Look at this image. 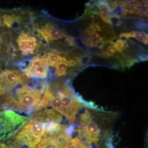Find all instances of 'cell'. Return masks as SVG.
Listing matches in <instances>:
<instances>
[{
  "mask_svg": "<svg viewBox=\"0 0 148 148\" xmlns=\"http://www.w3.org/2000/svg\"><path fill=\"white\" fill-rule=\"evenodd\" d=\"M47 84L41 82L33 87L24 84L16 90L14 96L9 92L3 96V109H11L16 111L30 112L35 110L41 99Z\"/></svg>",
  "mask_w": 148,
  "mask_h": 148,
  "instance_id": "6da1fadb",
  "label": "cell"
},
{
  "mask_svg": "<svg viewBox=\"0 0 148 148\" xmlns=\"http://www.w3.org/2000/svg\"><path fill=\"white\" fill-rule=\"evenodd\" d=\"M28 120L27 117L13 111H0V144L15 135Z\"/></svg>",
  "mask_w": 148,
  "mask_h": 148,
  "instance_id": "7a4b0ae2",
  "label": "cell"
},
{
  "mask_svg": "<svg viewBox=\"0 0 148 148\" xmlns=\"http://www.w3.org/2000/svg\"><path fill=\"white\" fill-rule=\"evenodd\" d=\"M40 141L21 127L8 140L1 143L0 148H37Z\"/></svg>",
  "mask_w": 148,
  "mask_h": 148,
  "instance_id": "3957f363",
  "label": "cell"
},
{
  "mask_svg": "<svg viewBox=\"0 0 148 148\" xmlns=\"http://www.w3.org/2000/svg\"><path fill=\"white\" fill-rule=\"evenodd\" d=\"M28 77L16 70L5 69L0 73V95L5 94L26 81Z\"/></svg>",
  "mask_w": 148,
  "mask_h": 148,
  "instance_id": "277c9868",
  "label": "cell"
},
{
  "mask_svg": "<svg viewBox=\"0 0 148 148\" xmlns=\"http://www.w3.org/2000/svg\"><path fill=\"white\" fill-rule=\"evenodd\" d=\"M49 68L42 56H36L30 61L23 72L28 78L45 79L47 77Z\"/></svg>",
  "mask_w": 148,
  "mask_h": 148,
  "instance_id": "5b68a950",
  "label": "cell"
},
{
  "mask_svg": "<svg viewBox=\"0 0 148 148\" xmlns=\"http://www.w3.org/2000/svg\"><path fill=\"white\" fill-rule=\"evenodd\" d=\"M16 42L21 54L25 56L34 54L39 46L36 38L26 32H21L17 37Z\"/></svg>",
  "mask_w": 148,
  "mask_h": 148,
  "instance_id": "8992f818",
  "label": "cell"
},
{
  "mask_svg": "<svg viewBox=\"0 0 148 148\" xmlns=\"http://www.w3.org/2000/svg\"><path fill=\"white\" fill-rule=\"evenodd\" d=\"M57 94L61 99V104L65 112L64 116L69 120L70 123H73L81 105L61 91H58Z\"/></svg>",
  "mask_w": 148,
  "mask_h": 148,
  "instance_id": "52a82bcc",
  "label": "cell"
},
{
  "mask_svg": "<svg viewBox=\"0 0 148 148\" xmlns=\"http://www.w3.org/2000/svg\"><path fill=\"white\" fill-rule=\"evenodd\" d=\"M82 125L81 133L87 139L88 142H97L101 131L98 124L90 120V119Z\"/></svg>",
  "mask_w": 148,
  "mask_h": 148,
  "instance_id": "ba28073f",
  "label": "cell"
},
{
  "mask_svg": "<svg viewBox=\"0 0 148 148\" xmlns=\"http://www.w3.org/2000/svg\"><path fill=\"white\" fill-rule=\"evenodd\" d=\"M4 34L0 31V69L7 55L8 48L4 38Z\"/></svg>",
  "mask_w": 148,
  "mask_h": 148,
  "instance_id": "9c48e42d",
  "label": "cell"
},
{
  "mask_svg": "<svg viewBox=\"0 0 148 148\" xmlns=\"http://www.w3.org/2000/svg\"><path fill=\"white\" fill-rule=\"evenodd\" d=\"M68 66L67 62L64 61H58L53 67L55 69L54 74L57 77H61L66 75Z\"/></svg>",
  "mask_w": 148,
  "mask_h": 148,
  "instance_id": "30bf717a",
  "label": "cell"
},
{
  "mask_svg": "<svg viewBox=\"0 0 148 148\" xmlns=\"http://www.w3.org/2000/svg\"><path fill=\"white\" fill-rule=\"evenodd\" d=\"M127 37L135 38L139 41L143 42L145 45L148 44V34L143 32H132L126 33Z\"/></svg>",
  "mask_w": 148,
  "mask_h": 148,
  "instance_id": "8fae6325",
  "label": "cell"
},
{
  "mask_svg": "<svg viewBox=\"0 0 148 148\" xmlns=\"http://www.w3.org/2000/svg\"><path fill=\"white\" fill-rule=\"evenodd\" d=\"M99 15L103 21L109 24H110V18L112 14V10L109 5L102 6Z\"/></svg>",
  "mask_w": 148,
  "mask_h": 148,
  "instance_id": "7c38bea8",
  "label": "cell"
},
{
  "mask_svg": "<svg viewBox=\"0 0 148 148\" xmlns=\"http://www.w3.org/2000/svg\"><path fill=\"white\" fill-rule=\"evenodd\" d=\"M138 12L141 14H147L148 12V3L145 1L139 2L135 6Z\"/></svg>",
  "mask_w": 148,
  "mask_h": 148,
  "instance_id": "4fadbf2b",
  "label": "cell"
},
{
  "mask_svg": "<svg viewBox=\"0 0 148 148\" xmlns=\"http://www.w3.org/2000/svg\"><path fill=\"white\" fill-rule=\"evenodd\" d=\"M90 59L91 58L90 56L87 53H84L77 59V63L80 66H86L90 62Z\"/></svg>",
  "mask_w": 148,
  "mask_h": 148,
  "instance_id": "5bb4252c",
  "label": "cell"
},
{
  "mask_svg": "<svg viewBox=\"0 0 148 148\" xmlns=\"http://www.w3.org/2000/svg\"><path fill=\"white\" fill-rule=\"evenodd\" d=\"M102 6L99 3L92 4L89 6V10L90 12L94 14L99 15Z\"/></svg>",
  "mask_w": 148,
  "mask_h": 148,
  "instance_id": "9a60e30c",
  "label": "cell"
},
{
  "mask_svg": "<svg viewBox=\"0 0 148 148\" xmlns=\"http://www.w3.org/2000/svg\"><path fill=\"white\" fill-rule=\"evenodd\" d=\"M113 45L116 50L119 52H122L123 49L127 47V43H125L120 40H117Z\"/></svg>",
  "mask_w": 148,
  "mask_h": 148,
  "instance_id": "2e32d148",
  "label": "cell"
},
{
  "mask_svg": "<svg viewBox=\"0 0 148 148\" xmlns=\"http://www.w3.org/2000/svg\"><path fill=\"white\" fill-rule=\"evenodd\" d=\"M90 39L94 44L95 45L101 42L103 39L101 38V36L97 32H93L90 36Z\"/></svg>",
  "mask_w": 148,
  "mask_h": 148,
  "instance_id": "e0dca14e",
  "label": "cell"
},
{
  "mask_svg": "<svg viewBox=\"0 0 148 148\" xmlns=\"http://www.w3.org/2000/svg\"><path fill=\"white\" fill-rule=\"evenodd\" d=\"M63 148H78V147L73 139H71V138L66 142Z\"/></svg>",
  "mask_w": 148,
  "mask_h": 148,
  "instance_id": "ac0fdd59",
  "label": "cell"
},
{
  "mask_svg": "<svg viewBox=\"0 0 148 148\" xmlns=\"http://www.w3.org/2000/svg\"><path fill=\"white\" fill-rule=\"evenodd\" d=\"M116 49L113 46H110L107 49L106 52L109 56H113L116 53Z\"/></svg>",
  "mask_w": 148,
  "mask_h": 148,
  "instance_id": "d6986e66",
  "label": "cell"
},
{
  "mask_svg": "<svg viewBox=\"0 0 148 148\" xmlns=\"http://www.w3.org/2000/svg\"><path fill=\"white\" fill-rule=\"evenodd\" d=\"M110 24H113V25H116V26H119L121 24V21L119 19V18L116 17L112 15L110 18Z\"/></svg>",
  "mask_w": 148,
  "mask_h": 148,
  "instance_id": "ffe728a7",
  "label": "cell"
},
{
  "mask_svg": "<svg viewBox=\"0 0 148 148\" xmlns=\"http://www.w3.org/2000/svg\"><path fill=\"white\" fill-rule=\"evenodd\" d=\"M93 32L89 31L88 29H85L82 32V36L84 39H90V36Z\"/></svg>",
  "mask_w": 148,
  "mask_h": 148,
  "instance_id": "44dd1931",
  "label": "cell"
},
{
  "mask_svg": "<svg viewBox=\"0 0 148 148\" xmlns=\"http://www.w3.org/2000/svg\"><path fill=\"white\" fill-rule=\"evenodd\" d=\"M84 43L86 46L88 47H92L95 46V45L91 41L90 39H84Z\"/></svg>",
  "mask_w": 148,
  "mask_h": 148,
  "instance_id": "7402d4cb",
  "label": "cell"
},
{
  "mask_svg": "<svg viewBox=\"0 0 148 148\" xmlns=\"http://www.w3.org/2000/svg\"><path fill=\"white\" fill-rule=\"evenodd\" d=\"M120 40L123 42L125 43H127V40L128 39V38L126 36L125 33H121L119 36Z\"/></svg>",
  "mask_w": 148,
  "mask_h": 148,
  "instance_id": "603a6c76",
  "label": "cell"
},
{
  "mask_svg": "<svg viewBox=\"0 0 148 148\" xmlns=\"http://www.w3.org/2000/svg\"><path fill=\"white\" fill-rule=\"evenodd\" d=\"M139 1H127L125 2V3L127 4V5L130 6H135L139 2Z\"/></svg>",
  "mask_w": 148,
  "mask_h": 148,
  "instance_id": "cb8c5ba5",
  "label": "cell"
},
{
  "mask_svg": "<svg viewBox=\"0 0 148 148\" xmlns=\"http://www.w3.org/2000/svg\"><path fill=\"white\" fill-rule=\"evenodd\" d=\"M98 56L99 57L104 58H108L109 57V56L107 54V52H106V51H102L101 53L98 54Z\"/></svg>",
  "mask_w": 148,
  "mask_h": 148,
  "instance_id": "d4e9b609",
  "label": "cell"
},
{
  "mask_svg": "<svg viewBox=\"0 0 148 148\" xmlns=\"http://www.w3.org/2000/svg\"><path fill=\"white\" fill-rule=\"evenodd\" d=\"M104 42L102 41L100 42H98L95 45V46L97 47L98 48L101 49L103 48V47H104Z\"/></svg>",
  "mask_w": 148,
  "mask_h": 148,
  "instance_id": "484cf974",
  "label": "cell"
}]
</instances>
